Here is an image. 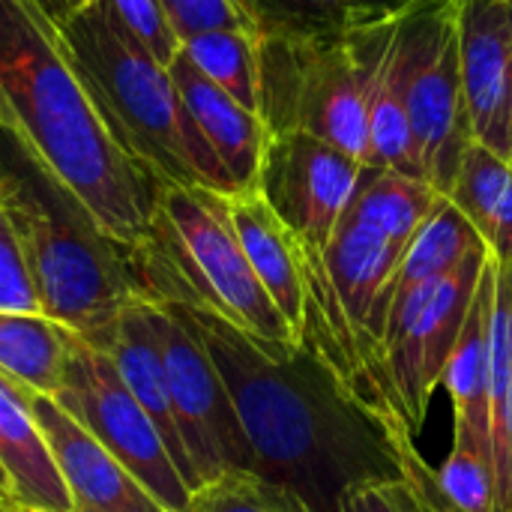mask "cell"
Wrapping results in <instances>:
<instances>
[{
  "label": "cell",
  "mask_w": 512,
  "mask_h": 512,
  "mask_svg": "<svg viewBox=\"0 0 512 512\" xmlns=\"http://www.w3.org/2000/svg\"><path fill=\"white\" fill-rule=\"evenodd\" d=\"M399 462H402V480L411 486L417 504L423 512H456L450 507V501L444 498L438 480H435V468L423 459V453L414 447V435L405 432L399 435Z\"/></svg>",
  "instance_id": "cell-32"
},
{
  "label": "cell",
  "mask_w": 512,
  "mask_h": 512,
  "mask_svg": "<svg viewBox=\"0 0 512 512\" xmlns=\"http://www.w3.org/2000/svg\"><path fill=\"white\" fill-rule=\"evenodd\" d=\"M0 510H12V501H9V492H6V483H3V474H0Z\"/></svg>",
  "instance_id": "cell-34"
},
{
  "label": "cell",
  "mask_w": 512,
  "mask_h": 512,
  "mask_svg": "<svg viewBox=\"0 0 512 512\" xmlns=\"http://www.w3.org/2000/svg\"><path fill=\"white\" fill-rule=\"evenodd\" d=\"M39 3H42L57 21H66L72 12H78V9H81L84 3H90V0H39Z\"/></svg>",
  "instance_id": "cell-33"
},
{
  "label": "cell",
  "mask_w": 512,
  "mask_h": 512,
  "mask_svg": "<svg viewBox=\"0 0 512 512\" xmlns=\"http://www.w3.org/2000/svg\"><path fill=\"white\" fill-rule=\"evenodd\" d=\"M180 45L210 30H246L255 33L237 0H159ZM258 36V33H255Z\"/></svg>",
  "instance_id": "cell-29"
},
{
  "label": "cell",
  "mask_w": 512,
  "mask_h": 512,
  "mask_svg": "<svg viewBox=\"0 0 512 512\" xmlns=\"http://www.w3.org/2000/svg\"><path fill=\"white\" fill-rule=\"evenodd\" d=\"M414 9L396 24V33L378 66L372 84V102H369V141H372V165L423 180V168L408 126V102H405L411 66H414V48H417Z\"/></svg>",
  "instance_id": "cell-19"
},
{
  "label": "cell",
  "mask_w": 512,
  "mask_h": 512,
  "mask_svg": "<svg viewBox=\"0 0 512 512\" xmlns=\"http://www.w3.org/2000/svg\"><path fill=\"white\" fill-rule=\"evenodd\" d=\"M480 246H483V240L477 237L474 225L459 213V207L450 198L441 195L438 204L432 207V213L423 219V225L408 240V246L399 258V267H396L387 291L378 300V309H375L372 324H369L372 342L381 348L384 321H387V312L393 303H399L411 291L447 276Z\"/></svg>",
  "instance_id": "cell-20"
},
{
  "label": "cell",
  "mask_w": 512,
  "mask_h": 512,
  "mask_svg": "<svg viewBox=\"0 0 512 512\" xmlns=\"http://www.w3.org/2000/svg\"><path fill=\"white\" fill-rule=\"evenodd\" d=\"M147 315L165 363L180 441L192 468V486L201 489L225 471H252L228 387L189 315L180 306L150 300Z\"/></svg>",
  "instance_id": "cell-9"
},
{
  "label": "cell",
  "mask_w": 512,
  "mask_h": 512,
  "mask_svg": "<svg viewBox=\"0 0 512 512\" xmlns=\"http://www.w3.org/2000/svg\"><path fill=\"white\" fill-rule=\"evenodd\" d=\"M186 512H312L303 498L252 471H225L192 492Z\"/></svg>",
  "instance_id": "cell-26"
},
{
  "label": "cell",
  "mask_w": 512,
  "mask_h": 512,
  "mask_svg": "<svg viewBox=\"0 0 512 512\" xmlns=\"http://www.w3.org/2000/svg\"><path fill=\"white\" fill-rule=\"evenodd\" d=\"M105 354L111 357L123 384L129 387L135 402L144 408V414L150 417V423L162 435V441H165L177 471L183 474L186 486L195 489L192 486V468H189V459H186V450L180 441V429H177V417H174V405H171L165 363H162V354L156 345V333L150 327L147 300H138L129 309H123Z\"/></svg>",
  "instance_id": "cell-18"
},
{
  "label": "cell",
  "mask_w": 512,
  "mask_h": 512,
  "mask_svg": "<svg viewBox=\"0 0 512 512\" xmlns=\"http://www.w3.org/2000/svg\"><path fill=\"white\" fill-rule=\"evenodd\" d=\"M474 225L498 267L512 270V165L510 159L471 141L447 195Z\"/></svg>",
  "instance_id": "cell-22"
},
{
  "label": "cell",
  "mask_w": 512,
  "mask_h": 512,
  "mask_svg": "<svg viewBox=\"0 0 512 512\" xmlns=\"http://www.w3.org/2000/svg\"><path fill=\"white\" fill-rule=\"evenodd\" d=\"M30 405L60 471L69 512H168L129 468L93 441L54 399L30 396Z\"/></svg>",
  "instance_id": "cell-13"
},
{
  "label": "cell",
  "mask_w": 512,
  "mask_h": 512,
  "mask_svg": "<svg viewBox=\"0 0 512 512\" xmlns=\"http://www.w3.org/2000/svg\"><path fill=\"white\" fill-rule=\"evenodd\" d=\"M414 21L417 48L405 99L408 126L423 180L447 198L462 168L465 150L474 141L459 72L456 0H420Z\"/></svg>",
  "instance_id": "cell-10"
},
{
  "label": "cell",
  "mask_w": 512,
  "mask_h": 512,
  "mask_svg": "<svg viewBox=\"0 0 512 512\" xmlns=\"http://www.w3.org/2000/svg\"><path fill=\"white\" fill-rule=\"evenodd\" d=\"M258 39L345 36L408 15L420 0H237Z\"/></svg>",
  "instance_id": "cell-21"
},
{
  "label": "cell",
  "mask_w": 512,
  "mask_h": 512,
  "mask_svg": "<svg viewBox=\"0 0 512 512\" xmlns=\"http://www.w3.org/2000/svg\"><path fill=\"white\" fill-rule=\"evenodd\" d=\"M489 249H474L447 276L411 291L390 306L381 333V360L411 435L426 423L429 402L444 378L450 351L462 333Z\"/></svg>",
  "instance_id": "cell-8"
},
{
  "label": "cell",
  "mask_w": 512,
  "mask_h": 512,
  "mask_svg": "<svg viewBox=\"0 0 512 512\" xmlns=\"http://www.w3.org/2000/svg\"><path fill=\"white\" fill-rule=\"evenodd\" d=\"M72 336L42 312H0V375L33 396L54 399Z\"/></svg>",
  "instance_id": "cell-23"
},
{
  "label": "cell",
  "mask_w": 512,
  "mask_h": 512,
  "mask_svg": "<svg viewBox=\"0 0 512 512\" xmlns=\"http://www.w3.org/2000/svg\"><path fill=\"white\" fill-rule=\"evenodd\" d=\"M168 72H171V78L180 90V99H183L186 111L192 114L198 132L204 135L210 150L219 156V162L228 171V177L234 180L237 192L255 189L261 156H264V147L270 138L267 123L255 111L243 108L234 96H228L207 75H201L198 66L183 51H177Z\"/></svg>",
  "instance_id": "cell-14"
},
{
  "label": "cell",
  "mask_w": 512,
  "mask_h": 512,
  "mask_svg": "<svg viewBox=\"0 0 512 512\" xmlns=\"http://www.w3.org/2000/svg\"><path fill=\"white\" fill-rule=\"evenodd\" d=\"M0 207L18 234L42 315L105 351L123 309L144 300L129 249L3 129Z\"/></svg>",
  "instance_id": "cell-3"
},
{
  "label": "cell",
  "mask_w": 512,
  "mask_h": 512,
  "mask_svg": "<svg viewBox=\"0 0 512 512\" xmlns=\"http://www.w3.org/2000/svg\"><path fill=\"white\" fill-rule=\"evenodd\" d=\"M60 27L117 141L153 180L204 186L222 195L237 192L186 111L171 72L126 39L96 0Z\"/></svg>",
  "instance_id": "cell-5"
},
{
  "label": "cell",
  "mask_w": 512,
  "mask_h": 512,
  "mask_svg": "<svg viewBox=\"0 0 512 512\" xmlns=\"http://www.w3.org/2000/svg\"><path fill=\"white\" fill-rule=\"evenodd\" d=\"M438 198L441 195L420 177H408L381 165H366L345 213L408 246Z\"/></svg>",
  "instance_id": "cell-24"
},
{
  "label": "cell",
  "mask_w": 512,
  "mask_h": 512,
  "mask_svg": "<svg viewBox=\"0 0 512 512\" xmlns=\"http://www.w3.org/2000/svg\"><path fill=\"white\" fill-rule=\"evenodd\" d=\"M435 480L456 512H498V480L492 456L474 447H453Z\"/></svg>",
  "instance_id": "cell-27"
},
{
  "label": "cell",
  "mask_w": 512,
  "mask_h": 512,
  "mask_svg": "<svg viewBox=\"0 0 512 512\" xmlns=\"http://www.w3.org/2000/svg\"><path fill=\"white\" fill-rule=\"evenodd\" d=\"M510 165H512V114H510Z\"/></svg>",
  "instance_id": "cell-35"
},
{
  "label": "cell",
  "mask_w": 512,
  "mask_h": 512,
  "mask_svg": "<svg viewBox=\"0 0 512 512\" xmlns=\"http://www.w3.org/2000/svg\"><path fill=\"white\" fill-rule=\"evenodd\" d=\"M399 21L345 36L258 39L261 120L267 129L309 132L372 165V84Z\"/></svg>",
  "instance_id": "cell-6"
},
{
  "label": "cell",
  "mask_w": 512,
  "mask_h": 512,
  "mask_svg": "<svg viewBox=\"0 0 512 512\" xmlns=\"http://www.w3.org/2000/svg\"><path fill=\"white\" fill-rule=\"evenodd\" d=\"M456 42L471 138L510 159L512 0H456Z\"/></svg>",
  "instance_id": "cell-12"
},
{
  "label": "cell",
  "mask_w": 512,
  "mask_h": 512,
  "mask_svg": "<svg viewBox=\"0 0 512 512\" xmlns=\"http://www.w3.org/2000/svg\"><path fill=\"white\" fill-rule=\"evenodd\" d=\"M0 512H12V510H0Z\"/></svg>",
  "instance_id": "cell-36"
},
{
  "label": "cell",
  "mask_w": 512,
  "mask_h": 512,
  "mask_svg": "<svg viewBox=\"0 0 512 512\" xmlns=\"http://www.w3.org/2000/svg\"><path fill=\"white\" fill-rule=\"evenodd\" d=\"M129 255L144 300L216 315L270 345H300L258 282L222 192L156 180L147 234Z\"/></svg>",
  "instance_id": "cell-4"
},
{
  "label": "cell",
  "mask_w": 512,
  "mask_h": 512,
  "mask_svg": "<svg viewBox=\"0 0 512 512\" xmlns=\"http://www.w3.org/2000/svg\"><path fill=\"white\" fill-rule=\"evenodd\" d=\"M0 312H42L18 234L3 207H0Z\"/></svg>",
  "instance_id": "cell-30"
},
{
  "label": "cell",
  "mask_w": 512,
  "mask_h": 512,
  "mask_svg": "<svg viewBox=\"0 0 512 512\" xmlns=\"http://www.w3.org/2000/svg\"><path fill=\"white\" fill-rule=\"evenodd\" d=\"M231 225L240 237V246L276 303V309L285 315L291 330L303 333L306 318V264H303V246L297 237L285 228V222L270 210V204L261 198L258 189H243L234 195H225Z\"/></svg>",
  "instance_id": "cell-15"
},
{
  "label": "cell",
  "mask_w": 512,
  "mask_h": 512,
  "mask_svg": "<svg viewBox=\"0 0 512 512\" xmlns=\"http://www.w3.org/2000/svg\"><path fill=\"white\" fill-rule=\"evenodd\" d=\"M0 129L108 237L132 249L147 234L156 180L117 141L60 21L39 0H0Z\"/></svg>",
  "instance_id": "cell-2"
},
{
  "label": "cell",
  "mask_w": 512,
  "mask_h": 512,
  "mask_svg": "<svg viewBox=\"0 0 512 512\" xmlns=\"http://www.w3.org/2000/svg\"><path fill=\"white\" fill-rule=\"evenodd\" d=\"M363 168L309 132H270L255 189L297 243L321 255L357 192Z\"/></svg>",
  "instance_id": "cell-11"
},
{
  "label": "cell",
  "mask_w": 512,
  "mask_h": 512,
  "mask_svg": "<svg viewBox=\"0 0 512 512\" xmlns=\"http://www.w3.org/2000/svg\"><path fill=\"white\" fill-rule=\"evenodd\" d=\"M54 402L123 468H129L165 510H189L192 489L105 351L72 336Z\"/></svg>",
  "instance_id": "cell-7"
},
{
  "label": "cell",
  "mask_w": 512,
  "mask_h": 512,
  "mask_svg": "<svg viewBox=\"0 0 512 512\" xmlns=\"http://www.w3.org/2000/svg\"><path fill=\"white\" fill-rule=\"evenodd\" d=\"M105 18L132 39L141 51H147L159 66H171L180 51V39L162 9L159 0H96Z\"/></svg>",
  "instance_id": "cell-28"
},
{
  "label": "cell",
  "mask_w": 512,
  "mask_h": 512,
  "mask_svg": "<svg viewBox=\"0 0 512 512\" xmlns=\"http://www.w3.org/2000/svg\"><path fill=\"white\" fill-rule=\"evenodd\" d=\"M27 390L0 375V474L15 512H69V498L42 438Z\"/></svg>",
  "instance_id": "cell-17"
},
{
  "label": "cell",
  "mask_w": 512,
  "mask_h": 512,
  "mask_svg": "<svg viewBox=\"0 0 512 512\" xmlns=\"http://www.w3.org/2000/svg\"><path fill=\"white\" fill-rule=\"evenodd\" d=\"M339 512H423L405 480L360 483L339 501Z\"/></svg>",
  "instance_id": "cell-31"
},
{
  "label": "cell",
  "mask_w": 512,
  "mask_h": 512,
  "mask_svg": "<svg viewBox=\"0 0 512 512\" xmlns=\"http://www.w3.org/2000/svg\"><path fill=\"white\" fill-rule=\"evenodd\" d=\"M180 51L198 66L201 75L261 117V60L255 33L210 30L186 39Z\"/></svg>",
  "instance_id": "cell-25"
},
{
  "label": "cell",
  "mask_w": 512,
  "mask_h": 512,
  "mask_svg": "<svg viewBox=\"0 0 512 512\" xmlns=\"http://www.w3.org/2000/svg\"><path fill=\"white\" fill-rule=\"evenodd\" d=\"M183 309V306H180ZM201 333L240 420L252 474L285 486L312 512H339L360 483L402 480L399 435L306 345H270L216 315L183 309Z\"/></svg>",
  "instance_id": "cell-1"
},
{
  "label": "cell",
  "mask_w": 512,
  "mask_h": 512,
  "mask_svg": "<svg viewBox=\"0 0 512 512\" xmlns=\"http://www.w3.org/2000/svg\"><path fill=\"white\" fill-rule=\"evenodd\" d=\"M495 303V261L489 258L462 333L444 366V387L453 399V447H474L495 462L489 423V321Z\"/></svg>",
  "instance_id": "cell-16"
}]
</instances>
